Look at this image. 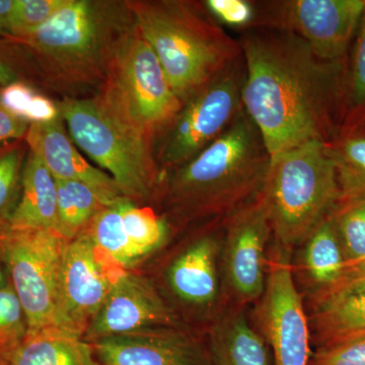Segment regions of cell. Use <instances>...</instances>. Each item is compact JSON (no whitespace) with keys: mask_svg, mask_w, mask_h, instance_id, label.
<instances>
[{"mask_svg":"<svg viewBox=\"0 0 365 365\" xmlns=\"http://www.w3.org/2000/svg\"><path fill=\"white\" fill-rule=\"evenodd\" d=\"M239 41L242 105L271 160L312 141L332 143L344 120L349 61H324L299 36L273 26H252Z\"/></svg>","mask_w":365,"mask_h":365,"instance_id":"6da1fadb","label":"cell"},{"mask_svg":"<svg viewBox=\"0 0 365 365\" xmlns=\"http://www.w3.org/2000/svg\"><path fill=\"white\" fill-rule=\"evenodd\" d=\"M271 157L245 109L232 125L189 162L173 169V203L194 215H230L261 193Z\"/></svg>","mask_w":365,"mask_h":365,"instance_id":"7a4b0ae2","label":"cell"},{"mask_svg":"<svg viewBox=\"0 0 365 365\" xmlns=\"http://www.w3.org/2000/svg\"><path fill=\"white\" fill-rule=\"evenodd\" d=\"M127 7L182 104L242 56L240 41L196 4L138 1Z\"/></svg>","mask_w":365,"mask_h":365,"instance_id":"3957f363","label":"cell"},{"mask_svg":"<svg viewBox=\"0 0 365 365\" xmlns=\"http://www.w3.org/2000/svg\"><path fill=\"white\" fill-rule=\"evenodd\" d=\"M260 195L276 244L290 250L306 242L341 196L330 144H302L271 160Z\"/></svg>","mask_w":365,"mask_h":365,"instance_id":"277c9868","label":"cell"},{"mask_svg":"<svg viewBox=\"0 0 365 365\" xmlns=\"http://www.w3.org/2000/svg\"><path fill=\"white\" fill-rule=\"evenodd\" d=\"M111 4L88 0L66 4L37 30L6 37L18 43L53 78L83 81L105 69L124 35Z\"/></svg>","mask_w":365,"mask_h":365,"instance_id":"5b68a950","label":"cell"},{"mask_svg":"<svg viewBox=\"0 0 365 365\" xmlns=\"http://www.w3.org/2000/svg\"><path fill=\"white\" fill-rule=\"evenodd\" d=\"M106 76L107 86L101 100L131 130L150 143L184 105L137 28L118 43Z\"/></svg>","mask_w":365,"mask_h":365,"instance_id":"8992f818","label":"cell"},{"mask_svg":"<svg viewBox=\"0 0 365 365\" xmlns=\"http://www.w3.org/2000/svg\"><path fill=\"white\" fill-rule=\"evenodd\" d=\"M58 108L71 138L109 173L125 198L150 194L157 178L150 140L131 130L101 98H66Z\"/></svg>","mask_w":365,"mask_h":365,"instance_id":"52a82bcc","label":"cell"},{"mask_svg":"<svg viewBox=\"0 0 365 365\" xmlns=\"http://www.w3.org/2000/svg\"><path fill=\"white\" fill-rule=\"evenodd\" d=\"M246 68L242 56L182 105L160 134L158 160L176 169L216 140L244 110Z\"/></svg>","mask_w":365,"mask_h":365,"instance_id":"ba28073f","label":"cell"},{"mask_svg":"<svg viewBox=\"0 0 365 365\" xmlns=\"http://www.w3.org/2000/svg\"><path fill=\"white\" fill-rule=\"evenodd\" d=\"M68 240L52 230L2 234L9 281L25 314L28 333L54 326L60 268Z\"/></svg>","mask_w":365,"mask_h":365,"instance_id":"9c48e42d","label":"cell"},{"mask_svg":"<svg viewBox=\"0 0 365 365\" xmlns=\"http://www.w3.org/2000/svg\"><path fill=\"white\" fill-rule=\"evenodd\" d=\"M269 7L257 16L254 26L294 33L324 61H349L350 46L365 11L364 0H292Z\"/></svg>","mask_w":365,"mask_h":365,"instance_id":"30bf717a","label":"cell"},{"mask_svg":"<svg viewBox=\"0 0 365 365\" xmlns=\"http://www.w3.org/2000/svg\"><path fill=\"white\" fill-rule=\"evenodd\" d=\"M262 297V329L272 349L275 365H309V324L292 277L290 250L276 242L268 258L267 279Z\"/></svg>","mask_w":365,"mask_h":365,"instance_id":"8fae6325","label":"cell"},{"mask_svg":"<svg viewBox=\"0 0 365 365\" xmlns=\"http://www.w3.org/2000/svg\"><path fill=\"white\" fill-rule=\"evenodd\" d=\"M101 254L88 232L67 241L60 268L54 327L85 337L118 274L108 272Z\"/></svg>","mask_w":365,"mask_h":365,"instance_id":"7c38bea8","label":"cell"},{"mask_svg":"<svg viewBox=\"0 0 365 365\" xmlns=\"http://www.w3.org/2000/svg\"><path fill=\"white\" fill-rule=\"evenodd\" d=\"M272 235L260 194L227 216L223 268L228 287L239 302H254L265 292L266 249Z\"/></svg>","mask_w":365,"mask_h":365,"instance_id":"4fadbf2b","label":"cell"},{"mask_svg":"<svg viewBox=\"0 0 365 365\" xmlns=\"http://www.w3.org/2000/svg\"><path fill=\"white\" fill-rule=\"evenodd\" d=\"M158 327H178L172 309L148 280L120 272L83 338L93 342Z\"/></svg>","mask_w":365,"mask_h":365,"instance_id":"5bb4252c","label":"cell"},{"mask_svg":"<svg viewBox=\"0 0 365 365\" xmlns=\"http://www.w3.org/2000/svg\"><path fill=\"white\" fill-rule=\"evenodd\" d=\"M88 235L102 253L122 266H131L167 241V222L127 198L106 207L90 223Z\"/></svg>","mask_w":365,"mask_h":365,"instance_id":"9a60e30c","label":"cell"},{"mask_svg":"<svg viewBox=\"0 0 365 365\" xmlns=\"http://www.w3.org/2000/svg\"><path fill=\"white\" fill-rule=\"evenodd\" d=\"M103 365H211L210 357L178 327H158L91 342Z\"/></svg>","mask_w":365,"mask_h":365,"instance_id":"2e32d148","label":"cell"},{"mask_svg":"<svg viewBox=\"0 0 365 365\" xmlns=\"http://www.w3.org/2000/svg\"><path fill=\"white\" fill-rule=\"evenodd\" d=\"M62 120L59 117L49 123L31 124L25 137L29 150L44 163L55 179L88 185L107 207L123 200V194L110 175L81 157L67 135Z\"/></svg>","mask_w":365,"mask_h":365,"instance_id":"e0dca14e","label":"cell"},{"mask_svg":"<svg viewBox=\"0 0 365 365\" xmlns=\"http://www.w3.org/2000/svg\"><path fill=\"white\" fill-rule=\"evenodd\" d=\"M217 239L197 240L170 266L169 283L177 297L195 306H208L217 297Z\"/></svg>","mask_w":365,"mask_h":365,"instance_id":"ac0fdd59","label":"cell"},{"mask_svg":"<svg viewBox=\"0 0 365 365\" xmlns=\"http://www.w3.org/2000/svg\"><path fill=\"white\" fill-rule=\"evenodd\" d=\"M7 227L47 230L58 234L56 180L30 150L24 165L20 198Z\"/></svg>","mask_w":365,"mask_h":365,"instance_id":"d6986e66","label":"cell"},{"mask_svg":"<svg viewBox=\"0 0 365 365\" xmlns=\"http://www.w3.org/2000/svg\"><path fill=\"white\" fill-rule=\"evenodd\" d=\"M13 365H100L81 336L50 326L26 333Z\"/></svg>","mask_w":365,"mask_h":365,"instance_id":"ffe728a7","label":"cell"},{"mask_svg":"<svg viewBox=\"0 0 365 365\" xmlns=\"http://www.w3.org/2000/svg\"><path fill=\"white\" fill-rule=\"evenodd\" d=\"M211 365H270L263 338L242 312L227 314L211 338Z\"/></svg>","mask_w":365,"mask_h":365,"instance_id":"44dd1931","label":"cell"},{"mask_svg":"<svg viewBox=\"0 0 365 365\" xmlns=\"http://www.w3.org/2000/svg\"><path fill=\"white\" fill-rule=\"evenodd\" d=\"M313 325L323 346L365 336V292L314 302Z\"/></svg>","mask_w":365,"mask_h":365,"instance_id":"7402d4cb","label":"cell"},{"mask_svg":"<svg viewBox=\"0 0 365 365\" xmlns=\"http://www.w3.org/2000/svg\"><path fill=\"white\" fill-rule=\"evenodd\" d=\"M345 263L337 230L329 213L306 240L304 270L321 292L332 287L342 277Z\"/></svg>","mask_w":365,"mask_h":365,"instance_id":"603a6c76","label":"cell"},{"mask_svg":"<svg viewBox=\"0 0 365 365\" xmlns=\"http://www.w3.org/2000/svg\"><path fill=\"white\" fill-rule=\"evenodd\" d=\"M56 185L58 234L71 240L83 232V228L107 206L83 182L56 180Z\"/></svg>","mask_w":365,"mask_h":365,"instance_id":"cb8c5ba5","label":"cell"},{"mask_svg":"<svg viewBox=\"0 0 365 365\" xmlns=\"http://www.w3.org/2000/svg\"><path fill=\"white\" fill-rule=\"evenodd\" d=\"M330 144L341 194L365 192V124L340 129Z\"/></svg>","mask_w":365,"mask_h":365,"instance_id":"d4e9b609","label":"cell"},{"mask_svg":"<svg viewBox=\"0 0 365 365\" xmlns=\"http://www.w3.org/2000/svg\"><path fill=\"white\" fill-rule=\"evenodd\" d=\"M346 262L365 256V192L341 194L330 212Z\"/></svg>","mask_w":365,"mask_h":365,"instance_id":"484cf974","label":"cell"},{"mask_svg":"<svg viewBox=\"0 0 365 365\" xmlns=\"http://www.w3.org/2000/svg\"><path fill=\"white\" fill-rule=\"evenodd\" d=\"M26 148L25 140L0 144V230L9 225L20 198Z\"/></svg>","mask_w":365,"mask_h":365,"instance_id":"4316f807","label":"cell"},{"mask_svg":"<svg viewBox=\"0 0 365 365\" xmlns=\"http://www.w3.org/2000/svg\"><path fill=\"white\" fill-rule=\"evenodd\" d=\"M361 124H365V11L348 63L345 116L340 129Z\"/></svg>","mask_w":365,"mask_h":365,"instance_id":"83f0119b","label":"cell"},{"mask_svg":"<svg viewBox=\"0 0 365 365\" xmlns=\"http://www.w3.org/2000/svg\"><path fill=\"white\" fill-rule=\"evenodd\" d=\"M28 333L25 314L11 281L0 289V365H13Z\"/></svg>","mask_w":365,"mask_h":365,"instance_id":"f1b7e54d","label":"cell"},{"mask_svg":"<svg viewBox=\"0 0 365 365\" xmlns=\"http://www.w3.org/2000/svg\"><path fill=\"white\" fill-rule=\"evenodd\" d=\"M66 4V0H16L11 34L7 37L34 32Z\"/></svg>","mask_w":365,"mask_h":365,"instance_id":"f546056e","label":"cell"},{"mask_svg":"<svg viewBox=\"0 0 365 365\" xmlns=\"http://www.w3.org/2000/svg\"><path fill=\"white\" fill-rule=\"evenodd\" d=\"M31 60L21 45L0 36V88L16 81H25L30 74Z\"/></svg>","mask_w":365,"mask_h":365,"instance_id":"4dcf8cb0","label":"cell"},{"mask_svg":"<svg viewBox=\"0 0 365 365\" xmlns=\"http://www.w3.org/2000/svg\"><path fill=\"white\" fill-rule=\"evenodd\" d=\"M312 365H365V336L322 346Z\"/></svg>","mask_w":365,"mask_h":365,"instance_id":"1f68e13d","label":"cell"},{"mask_svg":"<svg viewBox=\"0 0 365 365\" xmlns=\"http://www.w3.org/2000/svg\"><path fill=\"white\" fill-rule=\"evenodd\" d=\"M204 6L215 20L235 28H252L258 14L254 4L247 0H207Z\"/></svg>","mask_w":365,"mask_h":365,"instance_id":"d6a6232c","label":"cell"},{"mask_svg":"<svg viewBox=\"0 0 365 365\" xmlns=\"http://www.w3.org/2000/svg\"><path fill=\"white\" fill-rule=\"evenodd\" d=\"M36 93L26 81H16L0 88V100L9 112L26 121V115Z\"/></svg>","mask_w":365,"mask_h":365,"instance_id":"836d02e7","label":"cell"},{"mask_svg":"<svg viewBox=\"0 0 365 365\" xmlns=\"http://www.w3.org/2000/svg\"><path fill=\"white\" fill-rule=\"evenodd\" d=\"M365 292V270H349L343 273L332 287L321 290L314 295V302L336 297V295L356 294Z\"/></svg>","mask_w":365,"mask_h":365,"instance_id":"e575fe53","label":"cell"},{"mask_svg":"<svg viewBox=\"0 0 365 365\" xmlns=\"http://www.w3.org/2000/svg\"><path fill=\"white\" fill-rule=\"evenodd\" d=\"M30 125L26 120L9 112L0 100V144L25 140Z\"/></svg>","mask_w":365,"mask_h":365,"instance_id":"d590c367","label":"cell"},{"mask_svg":"<svg viewBox=\"0 0 365 365\" xmlns=\"http://www.w3.org/2000/svg\"><path fill=\"white\" fill-rule=\"evenodd\" d=\"M61 117L58 105L55 104L49 98L36 93L35 97L26 115V121L30 124L49 123Z\"/></svg>","mask_w":365,"mask_h":365,"instance_id":"8d00e7d4","label":"cell"},{"mask_svg":"<svg viewBox=\"0 0 365 365\" xmlns=\"http://www.w3.org/2000/svg\"><path fill=\"white\" fill-rule=\"evenodd\" d=\"M16 0H0V36L7 37L11 34V19Z\"/></svg>","mask_w":365,"mask_h":365,"instance_id":"74e56055","label":"cell"},{"mask_svg":"<svg viewBox=\"0 0 365 365\" xmlns=\"http://www.w3.org/2000/svg\"><path fill=\"white\" fill-rule=\"evenodd\" d=\"M6 228H4V230H6ZM4 230H0V289L6 287L7 283L9 282L6 257H4V242H2V234H4Z\"/></svg>","mask_w":365,"mask_h":365,"instance_id":"f35d334b","label":"cell"},{"mask_svg":"<svg viewBox=\"0 0 365 365\" xmlns=\"http://www.w3.org/2000/svg\"><path fill=\"white\" fill-rule=\"evenodd\" d=\"M349 270H365V256L359 260L346 262L345 271Z\"/></svg>","mask_w":365,"mask_h":365,"instance_id":"ab89813d","label":"cell"}]
</instances>
